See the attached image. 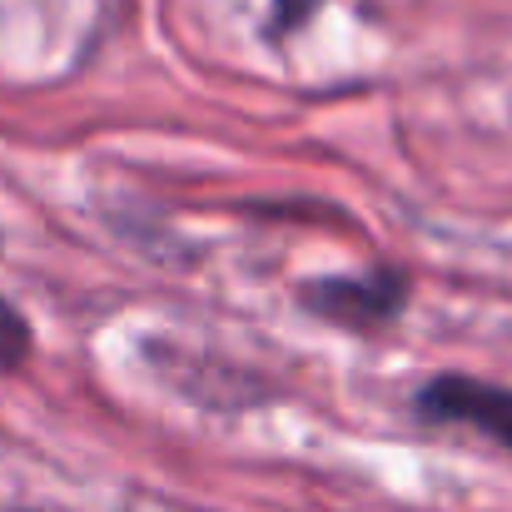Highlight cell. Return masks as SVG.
I'll list each match as a JSON object with an SVG mask.
<instances>
[{
	"label": "cell",
	"mask_w": 512,
	"mask_h": 512,
	"mask_svg": "<svg viewBox=\"0 0 512 512\" xmlns=\"http://www.w3.org/2000/svg\"><path fill=\"white\" fill-rule=\"evenodd\" d=\"M25 353H30V329H25V319L0 299V368H15Z\"/></svg>",
	"instance_id": "obj_3"
},
{
	"label": "cell",
	"mask_w": 512,
	"mask_h": 512,
	"mask_svg": "<svg viewBox=\"0 0 512 512\" xmlns=\"http://www.w3.org/2000/svg\"><path fill=\"white\" fill-rule=\"evenodd\" d=\"M408 299V284L403 274L393 269H378V274H358V279H319L309 284L304 304L334 324H348V329H373V324H388Z\"/></svg>",
	"instance_id": "obj_1"
},
{
	"label": "cell",
	"mask_w": 512,
	"mask_h": 512,
	"mask_svg": "<svg viewBox=\"0 0 512 512\" xmlns=\"http://www.w3.org/2000/svg\"><path fill=\"white\" fill-rule=\"evenodd\" d=\"M418 413L433 423H473L512 448V388H493L478 378H438L423 388Z\"/></svg>",
	"instance_id": "obj_2"
},
{
	"label": "cell",
	"mask_w": 512,
	"mask_h": 512,
	"mask_svg": "<svg viewBox=\"0 0 512 512\" xmlns=\"http://www.w3.org/2000/svg\"><path fill=\"white\" fill-rule=\"evenodd\" d=\"M314 5H319V0H279V15H274V30H284V25L294 30L299 20H309V15H314Z\"/></svg>",
	"instance_id": "obj_4"
}]
</instances>
